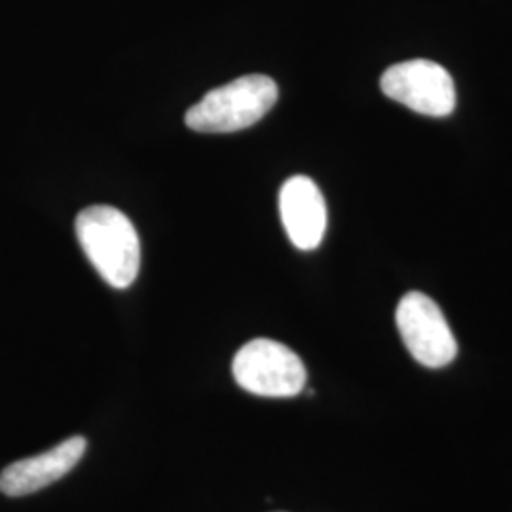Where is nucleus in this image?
<instances>
[{"mask_svg":"<svg viewBox=\"0 0 512 512\" xmlns=\"http://www.w3.org/2000/svg\"><path fill=\"white\" fill-rule=\"evenodd\" d=\"M239 387L258 397L285 399L306 385V366L293 349L268 338H256L239 349L232 363Z\"/></svg>","mask_w":512,"mask_h":512,"instance_id":"3","label":"nucleus"},{"mask_svg":"<svg viewBox=\"0 0 512 512\" xmlns=\"http://www.w3.org/2000/svg\"><path fill=\"white\" fill-rule=\"evenodd\" d=\"M277 84L270 76L249 74L205 93L186 112V126L198 133H234L262 120L277 101Z\"/></svg>","mask_w":512,"mask_h":512,"instance_id":"2","label":"nucleus"},{"mask_svg":"<svg viewBox=\"0 0 512 512\" xmlns=\"http://www.w3.org/2000/svg\"><path fill=\"white\" fill-rule=\"evenodd\" d=\"M86 448L84 437H71L40 456L19 459L0 473V492L10 497L35 494L71 473Z\"/></svg>","mask_w":512,"mask_h":512,"instance_id":"7","label":"nucleus"},{"mask_svg":"<svg viewBox=\"0 0 512 512\" xmlns=\"http://www.w3.org/2000/svg\"><path fill=\"white\" fill-rule=\"evenodd\" d=\"M76 238L93 268L114 289H126L141 268V241L133 222L110 205H92L76 217Z\"/></svg>","mask_w":512,"mask_h":512,"instance_id":"1","label":"nucleus"},{"mask_svg":"<svg viewBox=\"0 0 512 512\" xmlns=\"http://www.w3.org/2000/svg\"><path fill=\"white\" fill-rule=\"evenodd\" d=\"M382 92L425 116H448L456 109V86L450 73L435 61L412 59L382 74Z\"/></svg>","mask_w":512,"mask_h":512,"instance_id":"4","label":"nucleus"},{"mask_svg":"<svg viewBox=\"0 0 512 512\" xmlns=\"http://www.w3.org/2000/svg\"><path fill=\"white\" fill-rule=\"evenodd\" d=\"M279 213L285 232L300 251H313L327 232V203L310 177L294 175L281 186Z\"/></svg>","mask_w":512,"mask_h":512,"instance_id":"6","label":"nucleus"},{"mask_svg":"<svg viewBox=\"0 0 512 512\" xmlns=\"http://www.w3.org/2000/svg\"><path fill=\"white\" fill-rule=\"evenodd\" d=\"M397 327L420 365L442 368L456 359L458 342L444 313L427 294H404L397 308Z\"/></svg>","mask_w":512,"mask_h":512,"instance_id":"5","label":"nucleus"}]
</instances>
